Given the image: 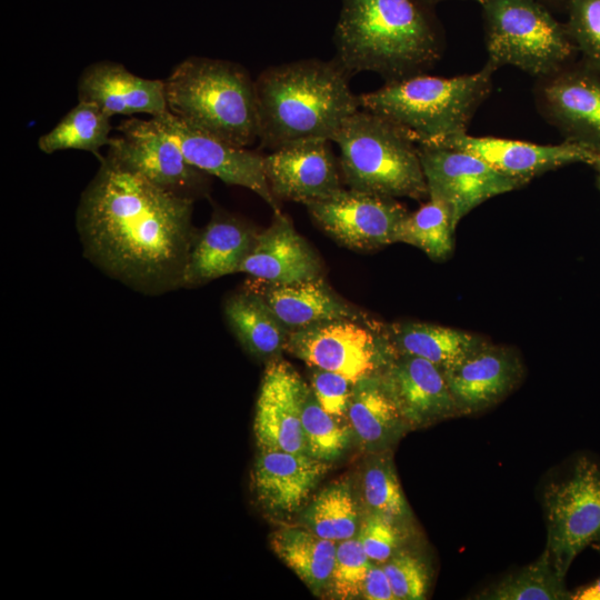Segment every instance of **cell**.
Here are the masks:
<instances>
[{
  "label": "cell",
  "instance_id": "6da1fadb",
  "mask_svg": "<svg viewBox=\"0 0 600 600\" xmlns=\"http://www.w3.org/2000/svg\"><path fill=\"white\" fill-rule=\"evenodd\" d=\"M193 200L167 191L108 157L77 208L84 254L131 288L158 294L183 287L197 237Z\"/></svg>",
  "mask_w": 600,
  "mask_h": 600
},
{
  "label": "cell",
  "instance_id": "7a4b0ae2",
  "mask_svg": "<svg viewBox=\"0 0 600 600\" xmlns=\"http://www.w3.org/2000/svg\"><path fill=\"white\" fill-rule=\"evenodd\" d=\"M333 43L349 76L371 71L386 82L424 73L443 49L432 7L420 0H342Z\"/></svg>",
  "mask_w": 600,
  "mask_h": 600
},
{
  "label": "cell",
  "instance_id": "3957f363",
  "mask_svg": "<svg viewBox=\"0 0 600 600\" xmlns=\"http://www.w3.org/2000/svg\"><path fill=\"white\" fill-rule=\"evenodd\" d=\"M349 77L334 59L300 60L262 71L254 80L261 147L274 150L306 139L331 140L360 109Z\"/></svg>",
  "mask_w": 600,
  "mask_h": 600
},
{
  "label": "cell",
  "instance_id": "277c9868",
  "mask_svg": "<svg viewBox=\"0 0 600 600\" xmlns=\"http://www.w3.org/2000/svg\"><path fill=\"white\" fill-rule=\"evenodd\" d=\"M496 70L487 62L477 72L451 78L420 73L386 82L358 96L359 106L394 123L417 144H439L467 132Z\"/></svg>",
  "mask_w": 600,
  "mask_h": 600
},
{
  "label": "cell",
  "instance_id": "5b68a950",
  "mask_svg": "<svg viewBox=\"0 0 600 600\" xmlns=\"http://www.w3.org/2000/svg\"><path fill=\"white\" fill-rule=\"evenodd\" d=\"M164 87L168 111L188 126L237 147L258 140L254 81L242 66L189 57Z\"/></svg>",
  "mask_w": 600,
  "mask_h": 600
},
{
  "label": "cell",
  "instance_id": "8992f818",
  "mask_svg": "<svg viewBox=\"0 0 600 600\" xmlns=\"http://www.w3.org/2000/svg\"><path fill=\"white\" fill-rule=\"evenodd\" d=\"M349 189L392 198H429L418 144L386 118L359 109L332 137Z\"/></svg>",
  "mask_w": 600,
  "mask_h": 600
},
{
  "label": "cell",
  "instance_id": "52a82bcc",
  "mask_svg": "<svg viewBox=\"0 0 600 600\" xmlns=\"http://www.w3.org/2000/svg\"><path fill=\"white\" fill-rule=\"evenodd\" d=\"M488 63L539 78L572 62L578 52L564 23L543 0H481Z\"/></svg>",
  "mask_w": 600,
  "mask_h": 600
},
{
  "label": "cell",
  "instance_id": "ba28073f",
  "mask_svg": "<svg viewBox=\"0 0 600 600\" xmlns=\"http://www.w3.org/2000/svg\"><path fill=\"white\" fill-rule=\"evenodd\" d=\"M547 551L564 579L574 558L600 539V468L579 458L572 472L550 483L543 493Z\"/></svg>",
  "mask_w": 600,
  "mask_h": 600
},
{
  "label": "cell",
  "instance_id": "9c48e42d",
  "mask_svg": "<svg viewBox=\"0 0 600 600\" xmlns=\"http://www.w3.org/2000/svg\"><path fill=\"white\" fill-rule=\"evenodd\" d=\"M286 350L312 368L332 371L352 383L378 374L396 353L383 324L336 320L291 331Z\"/></svg>",
  "mask_w": 600,
  "mask_h": 600
},
{
  "label": "cell",
  "instance_id": "30bf717a",
  "mask_svg": "<svg viewBox=\"0 0 600 600\" xmlns=\"http://www.w3.org/2000/svg\"><path fill=\"white\" fill-rule=\"evenodd\" d=\"M117 130L106 157L178 196L194 200L208 193L209 174L187 161L153 117L127 119Z\"/></svg>",
  "mask_w": 600,
  "mask_h": 600
},
{
  "label": "cell",
  "instance_id": "8fae6325",
  "mask_svg": "<svg viewBox=\"0 0 600 600\" xmlns=\"http://www.w3.org/2000/svg\"><path fill=\"white\" fill-rule=\"evenodd\" d=\"M540 113L569 141L600 153V69L584 60L539 78Z\"/></svg>",
  "mask_w": 600,
  "mask_h": 600
},
{
  "label": "cell",
  "instance_id": "7c38bea8",
  "mask_svg": "<svg viewBox=\"0 0 600 600\" xmlns=\"http://www.w3.org/2000/svg\"><path fill=\"white\" fill-rule=\"evenodd\" d=\"M418 150L429 197L449 206L454 230L488 199L526 186L462 150L436 144H418Z\"/></svg>",
  "mask_w": 600,
  "mask_h": 600
},
{
  "label": "cell",
  "instance_id": "4fadbf2b",
  "mask_svg": "<svg viewBox=\"0 0 600 600\" xmlns=\"http://www.w3.org/2000/svg\"><path fill=\"white\" fill-rule=\"evenodd\" d=\"M312 219L339 243L369 251L397 242L408 210L392 197L342 189L307 204Z\"/></svg>",
  "mask_w": 600,
  "mask_h": 600
},
{
  "label": "cell",
  "instance_id": "5bb4252c",
  "mask_svg": "<svg viewBox=\"0 0 600 600\" xmlns=\"http://www.w3.org/2000/svg\"><path fill=\"white\" fill-rule=\"evenodd\" d=\"M153 118L177 142L190 164L227 184L253 191L274 213L281 212L266 177L263 156L197 130L169 111Z\"/></svg>",
  "mask_w": 600,
  "mask_h": 600
},
{
  "label": "cell",
  "instance_id": "9a60e30c",
  "mask_svg": "<svg viewBox=\"0 0 600 600\" xmlns=\"http://www.w3.org/2000/svg\"><path fill=\"white\" fill-rule=\"evenodd\" d=\"M329 139L284 144L264 157V172L274 198L304 203L328 199L342 190L340 166Z\"/></svg>",
  "mask_w": 600,
  "mask_h": 600
},
{
  "label": "cell",
  "instance_id": "2e32d148",
  "mask_svg": "<svg viewBox=\"0 0 600 600\" xmlns=\"http://www.w3.org/2000/svg\"><path fill=\"white\" fill-rule=\"evenodd\" d=\"M309 387L287 361L268 362L253 422L260 451L306 453L302 409Z\"/></svg>",
  "mask_w": 600,
  "mask_h": 600
},
{
  "label": "cell",
  "instance_id": "e0dca14e",
  "mask_svg": "<svg viewBox=\"0 0 600 600\" xmlns=\"http://www.w3.org/2000/svg\"><path fill=\"white\" fill-rule=\"evenodd\" d=\"M443 374L460 416H470L509 396L523 380L524 364L513 348L486 341Z\"/></svg>",
  "mask_w": 600,
  "mask_h": 600
},
{
  "label": "cell",
  "instance_id": "ac0fdd59",
  "mask_svg": "<svg viewBox=\"0 0 600 600\" xmlns=\"http://www.w3.org/2000/svg\"><path fill=\"white\" fill-rule=\"evenodd\" d=\"M378 377L410 428L461 417L443 371L426 359L396 352Z\"/></svg>",
  "mask_w": 600,
  "mask_h": 600
},
{
  "label": "cell",
  "instance_id": "d6986e66",
  "mask_svg": "<svg viewBox=\"0 0 600 600\" xmlns=\"http://www.w3.org/2000/svg\"><path fill=\"white\" fill-rule=\"evenodd\" d=\"M436 146L472 153L523 184L547 171L568 164L582 162L590 166L597 156V152L569 141L538 144L497 137H477L467 132Z\"/></svg>",
  "mask_w": 600,
  "mask_h": 600
},
{
  "label": "cell",
  "instance_id": "ffe728a7",
  "mask_svg": "<svg viewBox=\"0 0 600 600\" xmlns=\"http://www.w3.org/2000/svg\"><path fill=\"white\" fill-rule=\"evenodd\" d=\"M330 468L328 461L308 453L260 451L251 473L252 490L264 511L290 517L306 504Z\"/></svg>",
  "mask_w": 600,
  "mask_h": 600
},
{
  "label": "cell",
  "instance_id": "44dd1931",
  "mask_svg": "<svg viewBox=\"0 0 600 600\" xmlns=\"http://www.w3.org/2000/svg\"><path fill=\"white\" fill-rule=\"evenodd\" d=\"M239 272L266 283L292 284L321 278L322 263L291 220L280 212L274 213L267 229L257 233Z\"/></svg>",
  "mask_w": 600,
  "mask_h": 600
},
{
  "label": "cell",
  "instance_id": "7402d4cb",
  "mask_svg": "<svg viewBox=\"0 0 600 600\" xmlns=\"http://www.w3.org/2000/svg\"><path fill=\"white\" fill-rule=\"evenodd\" d=\"M78 101L97 106L109 117L168 111L164 80L147 79L114 61H97L83 69L78 86Z\"/></svg>",
  "mask_w": 600,
  "mask_h": 600
},
{
  "label": "cell",
  "instance_id": "603a6c76",
  "mask_svg": "<svg viewBox=\"0 0 600 600\" xmlns=\"http://www.w3.org/2000/svg\"><path fill=\"white\" fill-rule=\"evenodd\" d=\"M250 289L260 294L290 332L336 320L371 321L360 309L337 294L322 277L292 284L260 281Z\"/></svg>",
  "mask_w": 600,
  "mask_h": 600
},
{
  "label": "cell",
  "instance_id": "cb8c5ba5",
  "mask_svg": "<svg viewBox=\"0 0 600 600\" xmlns=\"http://www.w3.org/2000/svg\"><path fill=\"white\" fill-rule=\"evenodd\" d=\"M257 233L244 221L217 210L194 239L183 274V287L239 273Z\"/></svg>",
  "mask_w": 600,
  "mask_h": 600
},
{
  "label": "cell",
  "instance_id": "d4e9b609",
  "mask_svg": "<svg viewBox=\"0 0 600 600\" xmlns=\"http://www.w3.org/2000/svg\"><path fill=\"white\" fill-rule=\"evenodd\" d=\"M347 422L359 444L372 453L388 451L410 429L378 374L353 384Z\"/></svg>",
  "mask_w": 600,
  "mask_h": 600
},
{
  "label": "cell",
  "instance_id": "484cf974",
  "mask_svg": "<svg viewBox=\"0 0 600 600\" xmlns=\"http://www.w3.org/2000/svg\"><path fill=\"white\" fill-rule=\"evenodd\" d=\"M383 332L397 353L426 359L442 371L487 341L464 330L418 321L383 324Z\"/></svg>",
  "mask_w": 600,
  "mask_h": 600
},
{
  "label": "cell",
  "instance_id": "4316f807",
  "mask_svg": "<svg viewBox=\"0 0 600 600\" xmlns=\"http://www.w3.org/2000/svg\"><path fill=\"white\" fill-rule=\"evenodd\" d=\"M224 313L236 337L252 356L269 362L286 350L290 331L252 289L231 296Z\"/></svg>",
  "mask_w": 600,
  "mask_h": 600
},
{
  "label": "cell",
  "instance_id": "83f0119b",
  "mask_svg": "<svg viewBox=\"0 0 600 600\" xmlns=\"http://www.w3.org/2000/svg\"><path fill=\"white\" fill-rule=\"evenodd\" d=\"M274 553L311 589L320 594L330 586L337 543L307 528L287 527L271 537Z\"/></svg>",
  "mask_w": 600,
  "mask_h": 600
},
{
  "label": "cell",
  "instance_id": "f1b7e54d",
  "mask_svg": "<svg viewBox=\"0 0 600 600\" xmlns=\"http://www.w3.org/2000/svg\"><path fill=\"white\" fill-rule=\"evenodd\" d=\"M110 118L97 106L79 101L50 131L39 137L38 147L47 154L62 150L89 151L101 160L99 150L112 142Z\"/></svg>",
  "mask_w": 600,
  "mask_h": 600
},
{
  "label": "cell",
  "instance_id": "f546056e",
  "mask_svg": "<svg viewBox=\"0 0 600 600\" xmlns=\"http://www.w3.org/2000/svg\"><path fill=\"white\" fill-rule=\"evenodd\" d=\"M358 506L347 479L320 491L302 513L306 528L332 542L353 538L358 530Z\"/></svg>",
  "mask_w": 600,
  "mask_h": 600
},
{
  "label": "cell",
  "instance_id": "4dcf8cb0",
  "mask_svg": "<svg viewBox=\"0 0 600 600\" xmlns=\"http://www.w3.org/2000/svg\"><path fill=\"white\" fill-rule=\"evenodd\" d=\"M564 579L556 571L547 549L530 564L506 576L477 594L486 600H566L570 599Z\"/></svg>",
  "mask_w": 600,
  "mask_h": 600
},
{
  "label": "cell",
  "instance_id": "1f68e13d",
  "mask_svg": "<svg viewBox=\"0 0 600 600\" xmlns=\"http://www.w3.org/2000/svg\"><path fill=\"white\" fill-rule=\"evenodd\" d=\"M452 216L449 206L429 197V201L402 221L397 242L414 246L433 260H446L454 248Z\"/></svg>",
  "mask_w": 600,
  "mask_h": 600
},
{
  "label": "cell",
  "instance_id": "d6a6232c",
  "mask_svg": "<svg viewBox=\"0 0 600 600\" xmlns=\"http://www.w3.org/2000/svg\"><path fill=\"white\" fill-rule=\"evenodd\" d=\"M361 494L368 513H378L406 523L411 512L402 492L391 456L376 452L363 468Z\"/></svg>",
  "mask_w": 600,
  "mask_h": 600
},
{
  "label": "cell",
  "instance_id": "836d02e7",
  "mask_svg": "<svg viewBox=\"0 0 600 600\" xmlns=\"http://www.w3.org/2000/svg\"><path fill=\"white\" fill-rule=\"evenodd\" d=\"M302 431L306 453L323 461L338 459L347 449L350 431L339 419L328 413L309 387L302 409Z\"/></svg>",
  "mask_w": 600,
  "mask_h": 600
},
{
  "label": "cell",
  "instance_id": "e575fe53",
  "mask_svg": "<svg viewBox=\"0 0 600 600\" xmlns=\"http://www.w3.org/2000/svg\"><path fill=\"white\" fill-rule=\"evenodd\" d=\"M372 561L358 538L337 543L334 566L329 588L338 599H354L362 596L366 576Z\"/></svg>",
  "mask_w": 600,
  "mask_h": 600
},
{
  "label": "cell",
  "instance_id": "d590c367",
  "mask_svg": "<svg viewBox=\"0 0 600 600\" xmlns=\"http://www.w3.org/2000/svg\"><path fill=\"white\" fill-rule=\"evenodd\" d=\"M566 28L582 60L600 69V0H564Z\"/></svg>",
  "mask_w": 600,
  "mask_h": 600
},
{
  "label": "cell",
  "instance_id": "8d00e7d4",
  "mask_svg": "<svg viewBox=\"0 0 600 600\" xmlns=\"http://www.w3.org/2000/svg\"><path fill=\"white\" fill-rule=\"evenodd\" d=\"M382 568L397 600H421L427 597L430 574L420 557L399 550L382 563Z\"/></svg>",
  "mask_w": 600,
  "mask_h": 600
},
{
  "label": "cell",
  "instance_id": "74e56055",
  "mask_svg": "<svg viewBox=\"0 0 600 600\" xmlns=\"http://www.w3.org/2000/svg\"><path fill=\"white\" fill-rule=\"evenodd\" d=\"M357 538L372 562L383 563L400 550L401 523L378 513H368Z\"/></svg>",
  "mask_w": 600,
  "mask_h": 600
},
{
  "label": "cell",
  "instance_id": "f35d334b",
  "mask_svg": "<svg viewBox=\"0 0 600 600\" xmlns=\"http://www.w3.org/2000/svg\"><path fill=\"white\" fill-rule=\"evenodd\" d=\"M353 384L339 373L319 368H313L310 377V388L319 404L342 420H347Z\"/></svg>",
  "mask_w": 600,
  "mask_h": 600
},
{
  "label": "cell",
  "instance_id": "ab89813d",
  "mask_svg": "<svg viewBox=\"0 0 600 600\" xmlns=\"http://www.w3.org/2000/svg\"><path fill=\"white\" fill-rule=\"evenodd\" d=\"M362 597L368 600H396L382 566L372 562L366 576Z\"/></svg>",
  "mask_w": 600,
  "mask_h": 600
},
{
  "label": "cell",
  "instance_id": "60d3db41",
  "mask_svg": "<svg viewBox=\"0 0 600 600\" xmlns=\"http://www.w3.org/2000/svg\"><path fill=\"white\" fill-rule=\"evenodd\" d=\"M571 600H600V577L592 583L571 592Z\"/></svg>",
  "mask_w": 600,
  "mask_h": 600
},
{
  "label": "cell",
  "instance_id": "b9f144b4",
  "mask_svg": "<svg viewBox=\"0 0 600 600\" xmlns=\"http://www.w3.org/2000/svg\"><path fill=\"white\" fill-rule=\"evenodd\" d=\"M597 172V183L600 189V153H597L593 162L590 164Z\"/></svg>",
  "mask_w": 600,
  "mask_h": 600
},
{
  "label": "cell",
  "instance_id": "7bdbcfd3",
  "mask_svg": "<svg viewBox=\"0 0 600 600\" xmlns=\"http://www.w3.org/2000/svg\"><path fill=\"white\" fill-rule=\"evenodd\" d=\"M422 1L423 3L430 6V7H433L434 4L441 2V1H446V0H420ZM474 1H478L480 2L481 0H474Z\"/></svg>",
  "mask_w": 600,
  "mask_h": 600
},
{
  "label": "cell",
  "instance_id": "ee69618b",
  "mask_svg": "<svg viewBox=\"0 0 600 600\" xmlns=\"http://www.w3.org/2000/svg\"><path fill=\"white\" fill-rule=\"evenodd\" d=\"M593 548H596L600 552V539L592 543Z\"/></svg>",
  "mask_w": 600,
  "mask_h": 600
},
{
  "label": "cell",
  "instance_id": "f6af8a7d",
  "mask_svg": "<svg viewBox=\"0 0 600 600\" xmlns=\"http://www.w3.org/2000/svg\"><path fill=\"white\" fill-rule=\"evenodd\" d=\"M543 1L552 2V3H560V4L564 3V0H543Z\"/></svg>",
  "mask_w": 600,
  "mask_h": 600
}]
</instances>
